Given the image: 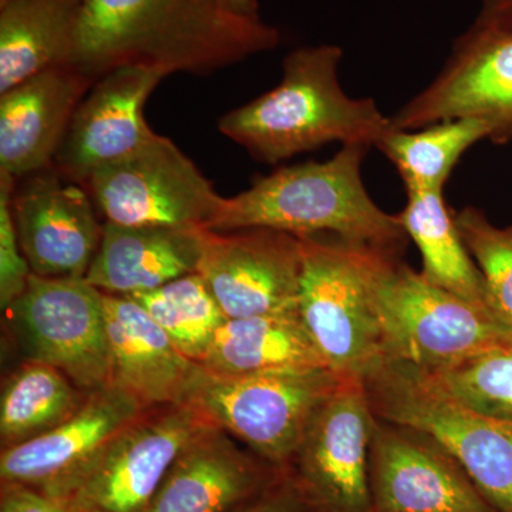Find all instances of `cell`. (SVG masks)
Here are the masks:
<instances>
[{"mask_svg": "<svg viewBox=\"0 0 512 512\" xmlns=\"http://www.w3.org/2000/svg\"><path fill=\"white\" fill-rule=\"evenodd\" d=\"M82 0H0V94L67 66Z\"/></svg>", "mask_w": 512, "mask_h": 512, "instance_id": "cell-23", "label": "cell"}, {"mask_svg": "<svg viewBox=\"0 0 512 512\" xmlns=\"http://www.w3.org/2000/svg\"><path fill=\"white\" fill-rule=\"evenodd\" d=\"M369 147L342 146L330 160L291 165L258 177L251 188L225 198L207 229L269 228L295 237H332L404 252L399 215L383 211L362 177Z\"/></svg>", "mask_w": 512, "mask_h": 512, "instance_id": "cell-3", "label": "cell"}, {"mask_svg": "<svg viewBox=\"0 0 512 512\" xmlns=\"http://www.w3.org/2000/svg\"><path fill=\"white\" fill-rule=\"evenodd\" d=\"M298 311L326 367L365 380L384 362L376 279L393 249L332 237H301ZM404 254V252H400Z\"/></svg>", "mask_w": 512, "mask_h": 512, "instance_id": "cell-4", "label": "cell"}, {"mask_svg": "<svg viewBox=\"0 0 512 512\" xmlns=\"http://www.w3.org/2000/svg\"><path fill=\"white\" fill-rule=\"evenodd\" d=\"M16 180L0 171V305L3 311L28 288L32 269L20 248L12 212Z\"/></svg>", "mask_w": 512, "mask_h": 512, "instance_id": "cell-30", "label": "cell"}, {"mask_svg": "<svg viewBox=\"0 0 512 512\" xmlns=\"http://www.w3.org/2000/svg\"><path fill=\"white\" fill-rule=\"evenodd\" d=\"M363 386L375 416L429 434L495 510L512 512V423L471 409L427 370L399 360H384Z\"/></svg>", "mask_w": 512, "mask_h": 512, "instance_id": "cell-5", "label": "cell"}, {"mask_svg": "<svg viewBox=\"0 0 512 512\" xmlns=\"http://www.w3.org/2000/svg\"><path fill=\"white\" fill-rule=\"evenodd\" d=\"M369 485L373 512H498L433 437L377 416Z\"/></svg>", "mask_w": 512, "mask_h": 512, "instance_id": "cell-14", "label": "cell"}, {"mask_svg": "<svg viewBox=\"0 0 512 512\" xmlns=\"http://www.w3.org/2000/svg\"><path fill=\"white\" fill-rule=\"evenodd\" d=\"M133 394L109 386L89 394L69 420L0 454V483L26 485L57 497L83 467L144 412Z\"/></svg>", "mask_w": 512, "mask_h": 512, "instance_id": "cell-17", "label": "cell"}, {"mask_svg": "<svg viewBox=\"0 0 512 512\" xmlns=\"http://www.w3.org/2000/svg\"><path fill=\"white\" fill-rule=\"evenodd\" d=\"M343 50L305 46L286 55L281 83L218 121L225 137L256 161L278 164L329 143L376 147L392 128L373 99L340 86Z\"/></svg>", "mask_w": 512, "mask_h": 512, "instance_id": "cell-2", "label": "cell"}, {"mask_svg": "<svg viewBox=\"0 0 512 512\" xmlns=\"http://www.w3.org/2000/svg\"><path fill=\"white\" fill-rule=\"evenodd\" d=\"M406 194V207L397 215L407 237L420 249L421 274L464 301L491 311L483 276L460 237L443 190Z\"/></svg>", "mask_w": 512, "mask_h": 512, "instance_id": "cell-24", "label": "cell"}, {"mask_svg": "<svg viewBox=\"0 0 512 512\" xmlns=\"http://www.w3.org/2000/svg\"><path fill=\"white\" fill-rule=\"evenodd\" d=\"M490 136L483 120H448L419 130H392L376 148L396 167L406 192L440 191L464 153Z\"/></svg>", "mask_w": 512, "mask_h": 512, "instance_id": "cell-26", "label": "cell"}, {"mask_svg": "<svg viewBox=\"0 0 512 512\" xmlns=\"http://www.w3.org/2000/svg\"><path fill=\"white\" fill-rule=\"evenodd\" d=\"M212 424L191 404L144 410L55 498L73 512H143L184 448Z\"/></svg>", "mask_w": 512, "mask_h": 512, "instance_id": "cell-9", "label": "cell"}, {"mask_svg": "<svg viewBox=\"0 0 512 512\" xmlns=\"http://www.w3.org/2000/svg\"><path fill=\"white\" fill-rule=\"evenodd\" d=\"M6 329L23 362L52 365L86 393L111 383L104 293L86 278L30 276L6 309Z\"/></svg>", "mask_w": 512, "mask_h": 512, "instance_id": "cell-8", "label": "cell"}, {"mask_svg": "<svg viewBox=\"0 0 512 512\" xmlns=\"http://www.w3.org/2000/svg\"><path fill=\"white\" fill-rule=\"evenodd\" d=\"M201 366L217 376L326 367L298 308L252 318L225 319Z\"/></svg>", "mask_w": 512, "mask_h": 512, "instance_id": "cell-22", "label": "cell"}, {"mask_svg": "<svg viewBox=\"0 0 512 512\" xmlns=\"http://www.w3.org/2000/svg\"><path fill=\"white\" fill-rule=\"evenodd\" d=\"M104 308L111 383L133 394L144 409L187 404L204 367L185 356L130 296L104 293Z\"/></svg>", "mask_w": 512, "mask_h": 512, "instance_id": "cell-18", "label": "cell"}, {"mask_svg": "<svg viewBox=\"0 0 512 512\" xmlns=\"http://www.w3.org/2000/svg\"><path fill=\"white\" fill-rule=\"evenodd\" d=\"M130 298L143 306L185 356L200 365L227 319L198 272Z\"/></svg>", "mask_w": 512, "mask_h": 512, "instance_id": "cell-27", "label": "cell"}, {"mask_svg": "<svg viewBox=\"0 0 512 512\" xmlns=\"http://www.w3.org/2000/svg\"><path fill=\"white\" fill-rule=\"evenodd\" d=\"M279 42L274 26L218 0H82L67 66L93 83L126 66L208 74Z\"/></svg>", "mask_w": 512, "mask_h": 512, "instance_id": "cell-1", "label": "cell"}, {"mask_svg": "<svg viewBox=\"0 0 512 512\" xmlns=\"http://www.w3.org/2000/svg\"><path fill=\"white\" fill-rule=\"evenodd\" d=\"M103 225L99 251L86 275L101 292L131 296L197 272L204 228Z\"/></svg>", "mask_w": 512, "mask_h": 512, "instance_id": "cell-21", "label": "cell"}, {"mask_svg": "<svg viewBox=\"0 0 512 512\" xmlns=\"http://www.w3.org/2000/svg\"><path fill=\"white\" fill-rule=\"evenodd\" d=\"M106 222L127 227L208 228L221 197L170 138L157 136L86 181Z\"/></svg>", "mask_w": 512, "mask_h": 512, "instance_id": "cell-11", "label": "cell"}, {"mask_svg": "<svg viewBox=\"0 0 512 512\" xmlns=\"http://www.w3.org/2000/svg\"><path fill=\"white\" fill-rule=\"evenodd\" d=\"M89 393L66 373L40 362H22L2 383L0 444L19 446L49 433L73 417Z\"/></svg>", "mask_w": 512, "mask_h": 512, "instance_id": "cell-25", "label": "cell"}, {"mask_svg": "<svg viewBox=\"0 0 512 512\" xmlns=\"http://www.w3.org/2000/svg\"><path fill=\"white\" fill-rule=\"evenodd\" d=\"M474 22L512 32V0H481L480 13Z\"/></svg>", "mask_w": 512, "mask_h": 512, "instance_id": "cell-33", "label": "cell"}, {"mask_svg": "<svg viewBox=\"0 0 512 512\" xmlns=\"http://www.w3.org/2000/svg\"><path fill=\"white\" fill-rule=\"evenodd\" d=\"M281 471L212 424L184 448L143 512H227Z\"/></svg>", "mask_w": 512, "mask_h": 512, "instance_id": "cell-19", "label": "cell"}, {"mask_svg": "<svg viewBox=\"0 0 512 512\" xmlns=\"http://www.w3.org/2000/svg\"><path fill=\"white\" fill-rule=\"evenodd\" d=\"M458 232L483 276L488 305L512 328V225L497 227L483 211H454Z\"/></svg>", "mask_w": 512, "mask_h": 512, "instance_id": "cell-29", "label": "cell"}, {"mask_svg": "<svg viewBox=\"0 0 512 512\" xmlns=\"http://www.w3.org/2000/svg\"><path fill=\"white\" fill-rule=\"evenodd\" d=\"M384 360L437 372L512 342V328L493 312L440 288L400 252L384 256L376 279Z\"/></svg>", "mask_w": 512, "mask_h": 512, "instance_id": "cell-6", "label": "cell"}, {"mask_svg": "<svg viewBox=\"0 0 512 512\" xmlns=\"http://www.w3.org/2000/svg\"><path fill=\"white\" fill-rule=\"evenodd\" d=\"M0 512H73L67 501L50 497L35 488L0 483Z\"/></svg>", "mask_w": 512, "mask_h": 512, "instance_id": "cell-32", "label": "cell"}, {"mask_svg": "<svg viewBox=\"0 0 512 512\" xmlns=\"http://www.w3.org/2000/svg\"><path fill=\"white\" fill-rule=\"evenodd\" d=\"M93 84L73 67L59 66L0 94V171L18 181L52 167Z\"/></svg>", "mask_w": 512, "mask_h": 512, "instance_id": "cell-20", "label": "cell"}, {"mask_svg": "<svg viewBox=\"0 0 512 512\" xmlns=\"http://www.w3.org/2000/svg\"><path fill=\"white\" fill-rule=\"evenodd\" d=\"M375 420L362 380L343 379L316 407L285 467L305 512H373L369 451Z\"/></svg>", "mask_w": 512, "mask_h": 512, "instance_id": "cell-10", "label": "cell"}, {"mask_svg": "<svg viewBox=\"0 0 512 512\" xmlns=\"http://www.w3.org/2000/svg\"><path fill=\"white\" fill-rule=\"evenodd\" d=\"M164 73L146 67L111 70L80 101L53 165L70 180L86 184L100 168L136 153L157 136L144 106Z\"/></svg>", "mask_w": 512, "mask_h": 512, "instance_id": "cell-16", "label": "cell"}, {"mask_svg": "<svg viewBox=\"0 0 512 512\" xmlns=\"http://www.w3.org/2000/svg\"><path fill=\"white\" fill-rule=\"evenodd\" d=\"M227 512H305V507L291 476L282 468L264 491Z\"/></svg>", "mask_w": 512, "mask_h": 512, "instance_id": "cell-31", "label": "cell"}, {"mask_svg": "<svg viewBox=\"0 0 512 512\" xmlns=\"http://www.w3.org/2000/svg\"><path fill=\"white\" fill-rule=\"evenodd\" d=\"M342 382L326 367L237 376L205 370L187 404L262 460L285 468L316 407Z\"/></svg>", "mask_w": 512, "mask_h": 512, "instance_id": "cell-7", "label": "cell"}, {"mask_svg": "<svg viewBox=\"0 0 512 512\" xmlns=\"http://www.w3.org/2000/svg\"><path fill=\"white\" fill-rule=\"evenodd\" d=\"M86 185L52 165L16 181L13 221L32 274L42 278H86L103 227Z\"/></svg>", "mask_w": 512, "mask_h": 512, "instance_id": "cell-15", "label": "cell"}, {"mask_svg": "<svg viewBox=\"0 0 512 512\" xmlns=\"http://www.w3.org/2000/svg\"><path fill=\"white\" fill-rule=\"evenodd\" d=\"M227 319L298 308L301 239L269 228L202 229L197 268Z\"/></svg>", "mask_w": 512, "mask_h": 512, "instance_id": "cell-13", "label": "cell"}, {"mask_svg": "<svg viewBox=\"0 0 512 512\" xmlns=\"http://www.w3.org/2000/svg\"><path fill=\"white\" fill-rule=\"evenodd\" d=\"M458 119L485 121L495 144L512 141V32L474 22L433 82L390 117L399 131Z\"/></svg>", "mask_w": 512, "mask_h": 512, "instance_id": "cell-12", "label": "cell"}, {"mask_svg": "<svg viewBox=\"0 0 512 512\" xmlns=\"http://www.w3.org/2000/svg\"><path fill=\"white\" fill-rule=\"evenodd\" d=\"M222 6L239 15L259 18L258 0H218Z\"/></svg>", "mask_w": 512, "mask_h": 512, "instance_id": "cell-34", "label": "cell"}, {"mask_svg": "<svg viewBox=\"0 0 512 512\" xmlns=\"http://www.w3.org/2000/svg\"><path fill=\"white\" fill-rule=\"evenodd\" d=\"M429 373L466 406L512 423V342Z\"/></svg>", "mask_w": 512, "mask_h": 512, "instance_id": "cell-28", "label": "cell"}]
</instances>
